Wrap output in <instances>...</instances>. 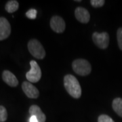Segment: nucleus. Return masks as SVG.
I'll return each mask as SVG.
<instances>
[{"instance_id":"dca6fc26","label":"nucleus","mask_w":122,"mask_h":122,"mask_svg":"<svg viewBox=\"0 0 122 122\" xmlns=\"http://www.w3.org/2000/svg\"><path fill=\"white\" fill-rule=\"evenodd\" d=\"M37 10L35 9L32 8L26 12V17L29 18L30 20H34L37 17Z\"/></svg>"},{"instance_id":"6ab92c4d","label":"nucleus","mask_w":122,"mask_h":122,"mask_svg":"<svg viewBox=\"0 0 122 122\" xmlns=\"http://www.w3.org/2000/svg\"><path fill=\"white\" fill-rule=\"evenodd\" d=\"M29 122H38V120L35 116H30V119H29Z\"/></svg>"},{"instance_id":"4468645a","label":"nucleus","mask_w":122,"mask_h":122,"mask_svg":"<svg viewBox=\"0 0 122 122\" xmlns=\"http://www.w3.org/2000/svg\"><path fill=\"white\" fill-rule=\"evenodd\" d=\"M8 119V112L4 106L0 105V122H4Z\"/></svg>"},{"instance_id":"20e7f679","label":"nucleus","mask_w":122,"mask_h":122,"mask_svg":"<svg viewBox=\"0 0 122 122\" xmlns=\"http://www.w3.org/2000/svg\"><path fill=\"white\" fill-rule=\"evenodd\" d=\"M30 65V70L26 73V77L30 83H37L41 79V71L36 61H31Z\"/></svg>"},{"instance_id":"f8f14e48","label":"nucleus","mask_w":122,"mask_h":122,"mask_svg":"<svg viewBox=\"0 0 122 122\" xmlns=\"http://www.w3.org/2000/svg\"><path fill=\"white\" fill-rule=\"evenodd\" d=\"M112 107L113 111L119 117H122V98H116L112 103Z\"/></svg>"},{"instance_id":"9b49d317","label":"nucleus","mask_w":122,"mask_h":122,"mask_svg":"<svg viewBox=\"0 0 122 122\" xmlns=\"http://www.w3.org/2000/svg\"><path fill=\"white\" fill-rule=\"evenodd\" d=\"M29 113L30 116H35L37 119L38 122H46V115L42 112L41 109H40L37 105H32L29 108Z\"/></svg>"},{"instance_id":"7ed1b4c3","label":"nucleus","mask_w":122,"mask_h":122,"mask_svg":"<svg viewBox=\"0 0 122 122\" xmlns=\"http://www.w3.org/2000/svg\"><path fill=\"white\" fill-rule=\"evenodd\" d=\"M28 50L30 54L37 59H43L46 56V51L37 39H30L28 43Z\"/></svg>"},{"instance_id":"0eeeda50","label":"nucleus","mask_w":122,"mask_h":122,"mask_svg":"<svg viewBox=\"0 0 122 122\" xmlns=\"http://www.w3.org/2000/svg\"><path fill=\"white\" fill-rule=\"evenodd\" d=\"M22 89L26 96L29 98H37L39 92L37 87L29 81H24L22 84Z\"/></svg>"},{"instance_id":"ddd939ff","label":"nucleus","mask_w":122,"mask_h":122,"mask_svg":"<svg viewBox=\"0 0 122 122\" xmlns=\"http://www.w3.org/2000/svg\"><path fill=\"white\" fill-rule=\"evenodd\" d=\"M19 8V4L17 1L15 0H10L8 1L5 6V10L8 12V13H14L16 11H17L18 9Z\"/></svg>"},{"instance_id":"f3484780","label":"nucleus","mask_w":122,"mask_h":122,"mask_svg":"<svg viewBox=\"0 0 122 122\" xmlns=\"http://www.w3.org/2000/svg\"><path fill=\"white\" fill-rule=\"evenodd\" d=\"M117 39L119 49L122 50V27L118 29L117 32Z\"/></svg>"},{"instance_id":"9d476101","label":"nucleus","mask_w":122,"mask_h":122,"mask_svg":"<svg viewBox=\"0 0 122 122\" xmlns=\"http://www.w3.org/2000/svg\"><path fill=\"white\" fill-rule=\"evenodd\" d=\"M2 79L5 83L11 87H16L18 85V81L16 77L8 70L4 71L2 73Z\"/></svg>"},{"instance_id":"6e6552de","label":"nucleus","mask_w":122,"mask_h":122,"mask_svg":"<svg viewBox=\"0 0 122 122\" xmlns=\"http://www.w3.org/2000/svg\"><path fill=\"white\" fill-rule=\"evenodd\" d=\"M11 33V26L4 17H0V41L7 39Z\"/></svg>"},{"instance_id":"1a4fd4ad","label":"nucleus","mask_w":122,"mask_h":122,"mask_svg":"<svg viewBox=\"0 0 122 122\" xmlns=\"http://www.w3.org/2000/svg\"><path fill=\"white\" fill-rule=\"evenodd\" d=\"M75 16L78 21L83 24L87 23L90 19V14L89 12L87 10L82 7H78L75 9Z\"/></svg>"},{"instance_id":"a211bd4d","label":"nucleus","mask_w":122,"mask_h":122,"mask_svg":"<svg viewBox=\"0 0 122 122\" xmlns=\"http://www.w3.org/2000/svg\"><path fill=\"white\" fill-rule=\"evenodd\" d=\"M98 122H115L113 119L109 115H101L98 117Z\"/></svg>"},{"instance_id":"39448f33","label":"nucleus","mask_w":122,"mask_h":122,"mask_svg":"<svg viewBox=\"0 0 122 122\" xmlns=\"http://www.w3.org/2000/svg\"><path fill=\"white\" fill-rule=\"evenodd\" d=\"M92 40L97 47L100 49H106L109 46V35L107 32H94L92 35Z\"/></svg>"},{"instance_id":"423d86ee","label":"nucleus","mask_w":122,"mask_h":122,"mask_svg":"<svg viewBox=\"0 0 122 122\" xmlns=\"http://www.w3.org/2000/svg\"><path fill=\"white\" fill-rule=\"evenodd\" d=\"M50 27L54 32L61 33L65 30V22L64 19L59 16H54L50 20Z\"/></svg>"},{"instance_id":"2eb2a0df","label":"nucleus","mask_w":122,"mask_h":122,"mask_svg":"<svg viewBox=\"0 0 122 122\" xmlns=\"http://www.w3.org/2000/svg\"><path fill=\"white\" fill-rule=\"evenodd\" d=\"M105 1H104V0H91L90 1L91 5L95 8L102 7L105 4Z\"/></svg>"},{"instance_id":"f257e3e1","label":"nucleus","mask_w":122,"mask_h":122,"mask_svg":"<svg viewBox=\"0 0 122 122\" xmlns=\"http://www.w3.org/2000/svg\"><path fill=\"white\" fill-rule=\"evenodd\" d=\"M64 86L66 90L74 98H79L81 95V87L78 80L72 75H66L64 77Z\"/></svg>"},{"instance_id":"f03ea898","label":"nucleus","mask_w":122,"mask_h":122,"mask_svg":"<svg viewBox=\"0 0 122 122\" xmlns=\"http://www.w3.org/2000/svg\"><path fill=\"white\" fill-rule=\"evenodd\" d=\"M72 67L75 73L81 76H86L91 73V65L85 59L78 58L75 60L72 63Z\"/></svg>"}]
</instances>
